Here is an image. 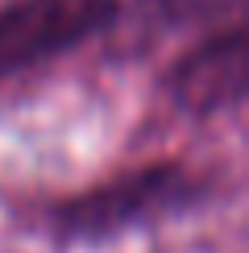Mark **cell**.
<instances>
[{
	"label": "cell",
	"instance_id": "6da1fadb",
	"mask_svg": "<svg viewBox=\"0 0 249 253\" xmlns=\"http://www.w3.org/2000/svg\"><path fill=\"white\" fill-rule=\"evenodd\" d=\"M204 199L200 178L183 166H150L121 174L96 191L58 208V233L67 241H104L141 224H158L166 216L187 212V204Z\"/></svg>",
	"mask_w": 249,
	"mask_h": 253
},
{
	"label": "cell",
	"instance_id": "7a4b0ae2",
	"mask_svg": "<svg viewBox=\"0 0 249 253\" xmlns=\"http://www.w3.org/2000/svg\"><path fill=\"white\" fill-rule=\"evenodd\" d=\"M121 17V0H8L0 4V83L75 50Z\"/></svg>",
	"mask_w": 249,
	"mask_h": 253
},
{
	"label": "cell",
	"instance_id": "3957f363",
	"mask_svg": "<svg viewBox=\"0 0 249 253\" xmlns=\"http://www.w3.org/2000/svg\"><path fill=\"white\" fill-rule=\"evenodd\" d=\"M245 83H249V34L241 21H233L228 29H216L212 38H204L174 62L166 75V91L179 112L216 117L245 100Z\"/></svg>",
	"mask_w": 249,
	"mask_h": 253
}]
</instances>
